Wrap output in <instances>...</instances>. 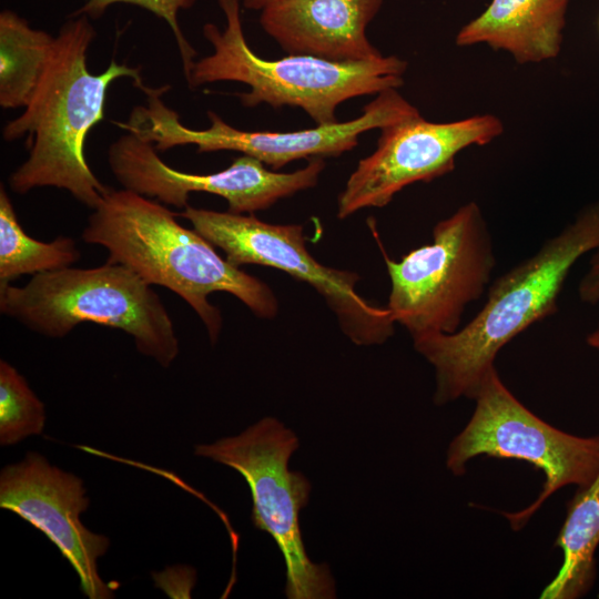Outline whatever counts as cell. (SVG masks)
Returning <instances> with one entry per match:
<instances>
[{
	"label": "cell",
	"mask_w": 599,
	"mask_h": 599,
	"mask_svg": "<svg viewBox=\"0 0 599 599\" xmlns=\"http://www.w3.org/2000/svg\"><path fill=\"white\" fill-rule=\"evenodd\" d=\"M281 0H240L241 6L248 10H264Z\"/></svg>",
	"instance_id": "22"
},
{
	"label": "cell",
	"mask_w": 599,
	"mask_h": 599,
	"mask_svg": "<svg viewBox=\"0 0 599 599\" xmlns=\"http://www.w3.org/2000/svg\"><path fill=\"white\" fill-rule=\"evenodd\" d=\"M599 545V473L579 487L567 504L565 521L555 546L562 551V565L545 587L541 599H577L596 579L595 554Z\"/></svg>",
	"instance_id": "16"
},
{
	"label": "cell",
	"mask_w": 599,
	"mask_h": 599,
	"mask_svg": "<svg viewBox=\"0 0 599 599\" xmlns=\"http://www.w3.org/2000/svg\"><path fill=\"white\" fill-rule=\"evenodd\" d=\"M90 499L80 477L29 451L0 473V507L13 511L43 532L70 562L90 599H109L113 590L98 572V559L110 546L104 535L80 520Z\"/></svg>",
	"instance_id": "13"
},
{
	"label": "cell",
	"mask_w": 599,
	"mask_h": 599,
	"mask_svg": "<svg viewBox=\"0 0 599 599\" xmlns=\"http://www.w3.org/2000/svg\"><path fill=\"white\" fill-rule=\"evenodd\" d=\"M225 24L203 27L213 52L194 61L186 77L191 88L217 81L241 82L248 92L237 93L243 105L266 103L297 106L317 125L336 123L338 105L349 99L403 84L407 63L398 57L368 61H332L307 54L266 60L248 47L241 21L240 0H216Z\"/></svg>",
	"instance_id": "4"
},
{
	"label": "cell",
	"mask_w": 599,
	"mask_h": 599,
	"mask_svg": "<svg viewBox=\"0 0 599 599\" xmlns=\"http://www.w3.org/2000/svg\"><path fill=\"white\" fill-rule=\"evenodd\" d=\"M166 89L169 87L150 88L145 92L146 103L134 106L128 121L120 126L151 142L158 152L183 145H195L199 153L236 151L274 170L300 159L338 156L353 150L362 133L418 113L397 89H388L365 105L361 116L346 122L295 132H250L236 129L215 112L207 111L211 125L195 130L185 126L179 114L163 102Z\"/></svg>",
	"instance_id": "10"
},
{
	"label": "cell",
	"mask_w": 599,
	"mask_h": 599,
	"mask_svg": "<svg viewBox=\"0 0 599 599\" xmlns=\"http://www.w3.org/2000/svg\"><path fill=\"white\" fill-rule=\"evenodd\" d=\"M196 0H84L70 16H88L91 20L100 19L105 11L116 3L132 4L145 9L163 19L170 27L179 48L185 78L194 63L196 51L190 44L179 24V12L191 8Z\"/></svg>",
	"instance_id": "20"
},
{
	"label": "cell",
	"mask_w": 599,
	"mask_h": 599,
	"mask_svg": "<svg viewBox=\"0 0 599 599\" xmlns=\"http://www.w3.org/2000/svg\"><path fill=\"white\" fill-rule=\"evenodd\" d=\"M475 410L447 449L446 466L465 474L476 457L516 459L545 475L536 499L515 512H504L512 530L522 529L556 491L568 485L587 486L599 473V435L582 437L546 423L522 405L501 382L496 366L484 378Z\"/></svg>",
	"instance_id": "7"
},
{
	"label": "cell",
	"mask_w": 599,
	"mask_h": 599,
	"mask_svg": "<svg viewBox=\"0 0 599 599\" xmlns=\"http://www.w3.org/2000/svg\"><path fill=\"white\" fill-rule=\"evenodd\" d=\"M81 257L73 238L57 236L40 242L29 236L20 225L12 202L0 187V284L21 275H37L70 267Z\"/></svg>",
	"instance_id": "18"
},
{
	"label": "cell",
	"mask_w": 599,
	"mask_h": 599,
	"mask_svg": "<svg viewBox=\"0 0 599 599\" xmlns=\"http://www.w3.org/2000/svg\"><path fill=\"white\" fill-rule=\"evenodd\" d=\"M0 312L50 338L65 337L87 322L121 329L140 354L164 368L180 351L171 316L152 285L109 261L40 273L23 286L0 284Z\"/></svg>",
	"instance_id": "5"
},
{
	"label": "cell",
	"mask_w": 599,
	"mask_h": 599,
	"mask_svg": "<svg viewBox=\"0 0 599 599\" xmlns=\"http://www.w3.org/2000/svg\"><path fill=\"white\" fill-rule=\"evenodd\" d=\"M599 243V201L582 209L559 234L499 276L480 312L453 334L413 337L435 368L434 403L474 399L499 351L526 328L558 311L571 267Z\"/></svg>",
	"instance_id": "3"
},
{
	"label": "cell",
	"mask_w": 599,
	"mask_h": 599,
	"mask_svg": "<svg viewBox=\"0 0 599 599\" xmlns=\"http://www.w3.org/2000/svg\"><path fill=\"white\" fill-rule=\"evenodd\" d=\"M81 237L104 247L106 261L177 294L203 322L212 344L223 323L220 309L209 302L212 293L232 294L261 318L277 314V300L267 284L219 255L213 244L179 224L175 214L153 199L109 189Z\"/></svg>",
	"instance_id": "2"
},
{
	"label": "cell",
	"mask_w": 599,
	"mask_h": 599,
	"mask_svg": "<svg viewBox=\"0 0 599 599\" xmlns=\"http://www.w3.org/2000/svg\"><path fill=\"white\" fill-rule=\"evenodd\" d=\"M502 131L501 121L493 114L436 123L419 112L380 128L376 150L358 162L338 196L337 217L383 207L405 186L451 172L460 151L485 145Z\"/></svg>",
	"instance_id": "12"
},
{
	"label": "cell",
	"mask_w": 599,
	"mask_h": 599,
	"mask_svg": "<svg viewBox=\"0 0 599 599\" xmlns=\"http://www.w3.org/2000/svg\"><path fill=\"white\" fill-rule=\"evenodd\" d=\"M108 162L122 189L179 209L189 205L190 193L215 194L226 200L227 211L235 214L266 210L281 199L315 186L325 169L323 158H313L303 169L277 173L242 154L220 172L186 173L167 165L151 142L130 131L109 146Z\"/></svg>",
	"instance_id": "11"
},
{
	"label": "cell",
	"mask_w": 599,
	"mask_h": 599,
	"mask_svg": "<svg viewBox=\"0 0 599 599\" xmlns=\"http://www.w3.org/2000/svg\"><path fill=\"white\" fill-rule=\"evenodd\" d=\"M586 342L590 347L599 351V322L597 327L588 334Z\"/></svg>",
	"instance_id": "23"
},
{
	"label": "cell",
	"mask_w": 599,
	"mask_h": 599,
	"mask_svg": "<svg viewBox=\"0 0 599 599\" xmlns=\"http://www.w3.org/2000/svg\"><path fill=\"white\" fill-rule=\"evenodd\" d=\"M234 266L255 264L274 267L309 284L335 314L342 332L356 345L385 343L395 322L387 307H379L356 292L359 275L325 266L307 251L303 227L271 224L253 214H235L185 206L179 214Z\"/></svg>",
	"instance_id": "9"
},
{
	"label": "cell",
	"mask_w": 599,
	"mask_h": 599,
	"mask_svg": "<svg viewBox=\"0 0 599 599\" xmlns=\"http://www.w3.org/2000/svg\"><path fill=\"white\" fill-rule=\"evenodd\" d=\"M569 0H491L456 35V44L485 43L518 63L556 58L561 49Z\"/></svg>",
	"instance_id": "15"
},
{
	"label": "cell",
	"mask_w": 599,
	"mask_h": 599,
	"mask_svg": "<svg viewBox=\"0 0 599 599\" xmlns=\"http://www.w3.org/2000/svg\"><path fill=\"white\" fill-rule=\"evenodd\" d=\"M589 268L582 276L578 287L579 298L583 303H599V243L590 260Z\"/></svg>",
	"instance_id": "21"
},
{
	"label": "cell",
	"mask_w": 599,
	"mask_h": 599,
	"mask_svg": "<svg viewBox=\"0 0 599 599\" xmlns=\"http://www.w3.org/2000/svg\"><path fill=\"white\" fill-rule=\"evenodd\" d=\"M55 37L12 10L0 12V105L26 108L53 52Z\"/></svg>",
	"instance_id": "17"
},
{
	"label": "cell",
	"mask_w": 599,
	"mask_h": 599,
	"mask_svg": "<svg viewBox=\"0 0 599 599\" xmlns=\"http://www.w3.org/2000/svg\"><path fill=\"white\" fill-rule=\"evenodd\" d=\"M598 28H599V19H598Z\"/></svg>",
	"instance_id": "24"
},
{
	"label": "cell",
	"mask_w": 599,
	"mask_h": 599,
	"mask_svg": "<svg viewBox=\"0 0 599 599\" xmlns=\"http://www.w3.org/2000/svg\"><path fill=\"white\" fill-rule=\"evenodd\" d=\"M383 0H281L261 11L260 24L290 54L368 61L383 54L366 28Z\"/></svg>",
	"instance_id": "14"
},
{
	"label": "cell",
	"mask_w": 599,
	"mask_h": 599,
	"mask_svg": "<svg viewBox=\"0 0 599 599\" xmlns=\"http://www.w3.org/2000/svg\"><path fill=\"white\" fill-rule=\"evenodd\" d=\"M45 424L43 403L26 378L7 361H0V445L11 446L40 435Z\"/></svg>",
	"instance_id": "19"
},
{
	"label": "cell",
	"mask_w": 599,
	"mask_h": 599,
	"mask_svg": "<svg viewBox=\"0 0 599 599\" xmlns=\"http://www.w3.org/2000/svg\"><path fill=\"white\" fill-rule=\"evenodd\" d=\"M298 446L294 432L276 418L265 417L236 436L196 445L194 454L229 466L247 483L252 521L273 538L283 555L286 597L332 599L336 591L329 568L309 559L302 539L300 511L308 502L311 483L287 467Z\"/></svg>",
	"instance_id": "8"
},
{
	"label": "cell",
	"mask_w": 599,
	"mask_h": 599,
	"mask_svg": "<svg viewBox=\"0 0 599 599\" xmlns=\"http://www.w3.org/2000/svg\"><path fill=\"white\" fill-rule=\"evenodd\" d=\"M384 260L390 278L387 308L412 337L453 334L468 304L478 300L496 264L479 205L469 202L433 230V243Z\"/></svg>",
	"instance_id": "6"
},
{
	"label": "cell",
	"mask_w": 599,
	"mask_h": 599,
	"mask_svg": "<svg viewBox=\"0 0 599 599\" xmlns=\"http://www.w3.org/2000/svg\"><path fill=\"white\" fill-rule=\"evenodd\" d=\"M95 35L88 16H69L55 37L52 55L33 98L19 116L3 126L4 141L26 138L29 150L27 160L9 176L14 193L57 187L93 210L109 191L88 164V133L104 119L106 92L112 82L130 78L143 92L148 87L140 68L115 60L103 72L91 73L88 50Z\"/></svg>",
	"instance_id": "1"
}]
</instances>
